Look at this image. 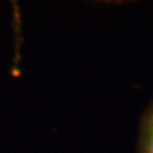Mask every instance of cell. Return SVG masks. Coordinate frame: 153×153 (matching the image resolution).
Instances as JSON below:
<instances>
[{
	"label": "cell",
	"mask_w": 153,
	"mask_h": 153,
	"mask_svg": "<svg viewBox=\"0 0 153 153\" xmlns=\"http://www.w3.org/2000/svg\"><path fill=\"white\" fill-rule=\"evenodd\" d=\"M137 153H153V100L141 117Z\"/></svg>",
	"instance_id": "obj_1"
},
{
	"label": "cell",
	"mask_w": 153,
	"mask_h": 153,
	"mask_svg": "<svg viewBox=\"0 0 153 153\" xmlns=\"http://www.w3.org/2000/svg\"><path fill=\"white\" fill-rule=\"evenodd\" d=\"M11 8H13V27H14V35H15V58H14V66L11 74L17 76L16 71H18V62H19V48L22 44V18L21 11L17 0H10Z\"/></svg>",
	"instance_id": "obj_2"
},
{
	"label": "cell",
	"mask_w": 153,
	"mask_h": 153,
	"mask_svg": "<svg viewBox=\"0 0 153 153\" xmlns=\"http://www.w3.org/2000/svg\"><path fill=\"white\" fill-rule=\"evenodd\" d=\"M99 1H104V2H117V4H121V2L134 1V0H99Z\"/></svg>",
	"instance_id": "obj_3"
}]
</instances>
